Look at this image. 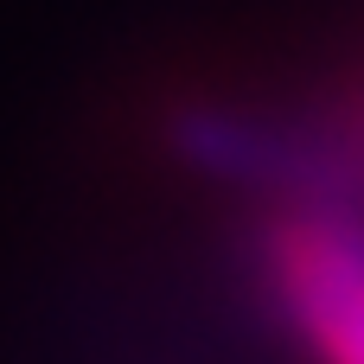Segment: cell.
Here are the masks:
<instances>
[{"mask_svg": "<svg viewBox=\"0 0 364 364\" xmlns=\"http://www.w3.org/2000/svg\"><path fill=\"white\" fill-rule=\"evenodd\" d=\"M250 294L288 364H364V224L320 198H262Z\"/></svg>", "mask_w": 364, "mask_h": 364, "instance_id": "cell-1", "label": "cell"}]
</instances>
